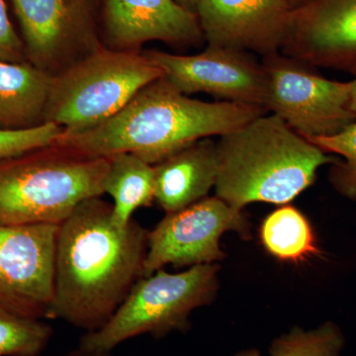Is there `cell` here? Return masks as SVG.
I'll return each mask as SVG.
<instances>
[{
    "label": "cell",
    "mask_w": 356,
    "mask_h": 356,
    "mask_svg": "<svg viewBox=\"0 0 356 356\" xmlns=\"http://www.w3.org/2000/svg\"><path fill=\"white\" fill-rule=\"evenodd\" d=\"M216 196L236 209L250 203L285 205L339 159L295 132L273 114L257 117L217 143Z\"/></svg>",
    "instance_id": "3"
},
{
    "label": "cell",
    "mask_w": 356,
    "mask_h": 356,
    "mask_svg": "<svg viewBox=\"0 0 356 356\" xmlns=\"http://www.w3.org/2000/svg\"><path fill=\"white\" fill-rule=\"evenodd\" d=\"M259 238L278 261L300 262L321 254L315 234L305 215L291 205H281L262 222Z\"/></svg>",
    "instance_id": "18"
},
{
    "label": "cell",
    "mask_w": 356,
    "mask_h": 356,
    "mask_svg": "<svg viewBox=\"0 0 356 356\" xmlns=\"http://www.w3.org/2000/svg\"><path fill=\"white\" fill-rule=\"evenodd\" d=\"M60 225H0V307L24 317L48 318L54 298Z\"/></svg>",
    "instance_id": "10"
},
{
    "label": "cell",
    "mask_w": 356,
    "mask_h": 356,
    "mask_svg": "<svg viewBox=\"0 0 356 356\" xmlns=\"http://www.w3.org/2000/svg\"><path fill=\"white\" fill-rule=\"evenodd\" d=\"M266 113L259 105L192 99L163 76L108 120L64 130L51 145L93 158L132 154L154 165L196 140L222 137Z\"/></svg>",
    "instance_id": "2"
},
{
    "label": "cell",
    "mask_w": 356,
    "mask_h": 356,
    "mask_svg": "<svg viewBox=\"0 0 356 356\" xmlns=\"http://www.w3.org/2000/svg\"><path fill=\"white\" fill-rule=\"evenodd\" d=\"M104 46L142 51L149 42L191 47L204 39L197 15L177 0H102Z\"/></svg>",
    "instance_id": "14"
},
{
    "label": "cell",
    "mask_w": 356,
    "mask_h": 356,
    "mask_svg": "<svg viewBox=\"0 0 356 356\" xmlns=\"http://www.w3.org/2000/svg\"><path fill=\"white\" fill-rule=\"evenodd\" d=\"M112 204L83 201L58 227L49 320L86 332L102 329L143 277L149 229L132 220L118 229Z\"/></svg>",
    "instance_id": "1"
},
{
    "label": "cell",
    "mask_w": 356,
    "mask_h": 356,
    "mask_svg": "<svg viewBox=\"0 0 356 356\" xmlns=\"http://www.w3.org/2000/svg\"><path fill=\"white\" fill-rule=\"evenodd\" d=\"M63 356H134V355H119L113 351L90 350L77 346L74 350H70Z\"/></svg>",
    "instance_id": "24"
},
{
    "label": "cell",
    "mask_w": 356,
    "mask_h": 356,
    "mask_svg": "<svg viewBox=\"0 0 356 356\" xmlns=\"http://www.w3.org/2000/svg\"><path fill=\"white\" fill-rule=\"evenodd\" d=\"M250 238V224L243 210L217 197H206L177 212L168 213L149 231L145 276L165 266L192 267L222 261L226 254L220 238L227 232Z\"/></svg>",
    "instance_id": "9"
},
{
    "label": "cell",
    "mask_w": 356,
    "mask_h": 356,
    "mask_svg": "<svg viewBox=\"0 0 356 356\" xmlns=\"http://www.w3.org/2000/svg\"><path fill=\"white\" fill-rule=\"evenodd\" d=\"M53 336V327L43 321L0 307V356H40Z\"/></svg>",
    "instance_id": "19"
},
{
    "label": "cell",
    "mask_w": 356,
    "mask_h": 356,
    "mask_svg": "<svg viewBox=\"0 0 356 356\" xmlns=\"http://www.w3.org/2000/svg\"><path fill=\"white\" fill-rule=\"evenodd\" d=\"M28 62L51 76L102 46V0H11Z\"/></svg>",
    "instance_id": "8"
},
{
    "label": "cell",
    "mask_w": 356,
    "mask_h": 356,
    "mask_svg": "<svg viewBox=\"0 0 356 356\" xmlns=\"http://www.w3.org/2000/svg\"><path fill=\"white\" fill-rule=\"evenodd\" d=\"M154 200L168 213L206 198L218 175L217 143L205 138L154 165Z\"/></svg>",
    "instance_id": "15"
},
{
    "label": "cell",
    "mask_w": 356,
    "mask_h": 356,
    "mask_svg": "<svg viewBox=\"0 0 356 356\" xmlns=\"http://www.w3.org/2000/svg\"><path fill=\"white\" fill-rule=\"evenodd\" d=\"M143 53L185 95L205 92L226 102L264 108L266 74L264 65L252 53L212 44L195 55H175L158 50Z\"/></svg>",
    "instance_id": "11"
},
{
    "label": "cell",
    "mask_w": 356,
    "mask_h": 356,
    "mask_svg": "<svg viewBox=\"0 0 356 356\" xmlns=\"http://www.w3.org/2000/svg\"><path fill=\"white\" fill-rule=\"evenodd\" d=\"M288 1L290 2V3L292 4V6L294 7V8H296V7H298L300 6H302V4L305 3L307 0H288Z\"/></svg>",
    "instance_id": "28"
},
{
    "label": "cell",
    "mask_w": 356,
    "mask_h": 356,
    "mask_svg": "<svg viewBox=\"0 0 356 356\" xmlns=\"http://www.w3.org/2000/svg\"><path fill=\"white\" fill-rule=\"evenodd\" d=\"M219 270L216 264H201L178 273L159 269L140 278L108 323L98 331L86 332L79 346L114 351L133 337L147 334L159 339L188 331L193 311L214 301Z\"/></svg>",
    "instance_id": "6"
},
{
    "label": "cell",
    "mask_w": 356,
    "mask_h": 356,
    "mask_svg": "<svg viewBox=\"0 0 356 356\" xmlns=\"http://www.w3.org/2000/svg\"><path fill=\"white\" fill-rule=\"evenodd\" d=\"M23 40L16 33L7 13L4 0H0V60L6 62H26Z\"/></svg>",
    "instance_id": "23"
},
{
    "label": "cell",
    "mask_w": 356,
    "mask_h": 356,
    "mask_svg": "<svg viewBox=\"0 0 356 356\" xmlns=\"http://www.w3.org/2000/svg\"><path fill=\"white\" fill-rule=\"evenodd\" d=\"M177 1L180 4V6L195 13L196 7H197L200 0H177Z\"/></svg>",
    "instance_id": "26"
},
{
    "label": "cell",
    "mask_w": 356,
    "mask_h": 356,
    "mask_svg": "<svg viewBox=\"0 0 356 356\" xmlns=\"http://www.w3.org/2000/svg\"><path fill=\"white\" fill-rule=\"evenodd\" d=\"M233 356H261V353L255 348H250V350H243L240 353H236Z\"/></svg>",
    "instance_id": "27"
},
{
    "label": "cell",
    "mask_w": 356,
    "mask_h": 356,
    "mask_svg": "<svg viewBox=\"0 0 356 356\" xmlns=\"http://www.w3.org/2000/svg\"><path fill=\"white\" fill-rule=\"evenodd\" d=\"M63 131L64 128L51 122L21 130L0 129V161L51 146Z\"/></svg>",
    "instance_id": "22"
},
{
    "label": "cell",
    "mask_w": 356,
    "mask_h": 356,
    "mask_svg": "<svg viewBox=\"0 0 356 356\" xmlns=\"http://www.w3.org/2000/svg\"><path fill=\"white\" fill-rule=\"evenodd\" d=\"M293 10L288 0H200L195 13L208 44L264 58L281 51Z\"/></svg>",
    "instance_id": "12"
},
{
    "label": "cell",
    "mask_w": 356,
    "mask_h": 356,
    "mask_svg": "<svg viewBox=\"0 0 356 356\" xmlns=\"http://www.w3.org/2000/svg\"><path fill=\"white\" fill-rule=\"evenodd\" d=\"M266 74L264 108L304 138L336 135L356 121L350 83L332 81L284 54L262 58Z\"/></svg>",
    "instance_id": "7"
},
{
    "label": "cell",
    "mask_w": 356,
    "mask_h": 356,
    "mask_svg": "<svg viewBox=\"0 0 356 356\" xmlns=\"http://www.w3.org/2000/svg\"><path fill=\"white\" fill-rule=\"evenodd\" d=\"M108 159L104 192L113 198L112 224L123 229L132 221L136 211L149 207L154 201V165L128 153L113 154Z\"/></svg>",
    "instance_id": "17"
},
{
    "label": "cell",
    "mask_w": 356,
    "mask_h": 356,
    "mask_svg": "<svg viewBox=\"0 0 356 356\" xmlns=\"http://www.w3.org/2000/svg\"><path fill=\"white\" fill-rule=\"evenodd\" d=\"M350 83V107L356 114V76Z\"/></svg>",
    "instance_id": "25"
},
{
    "label": "cell",
    "mask_w": 356,
    "mask_h": 356,
    "mask_svg": "<svg viewBox=\"0 0 356 356\" xmlns=\"http://www.w3.org/2000/svg\"><path fill=\"white\" fill-rule=\"evenodd\" d=\"M108 158L51 145L0 161V225L57 224L105 194Z\"/></svg>",
    "instance_id": "4"
},
{
    "label": "cell",
    "mask_w": 356,
    "mask_h": 356,
    "mask_svg": "<svg viewBox=\"0 0 356 356\" xmlns=\"http://www.w3.org/2000/svg\"><path fill=\"white\" fill-rule=\"evenodd\" d=\"M307 140L325 154L343 159L332 165L330 181L339 194L356 201V121L336 135Z\"/></svg>",
    "instance_id": "21"
},
{
    "label": "cell",
    "mask_w": 356,
    "mask_h": 356,
    "mask_svg": "<svg viewBox=\"0 0 356 356\" xmlns=\"http://www.w3.org/2000/svg\"><path fill=\"white\" fill-rule=\"evenodd\" d=\"M344 346L346 339L341 327L325 322L310 331L293 327L276 337L268 351L270 356H341Z\"/></svg>",
    "instance_id": "20"
},
{
    "label": "cell",
    "mask_w": 356,
    "mask_h": 356,
    "mask_svg": "<svg viewBox=\"0 0 356 356\" xmlns=\"http://www.w3.org/2000/svg\"><path fill=\"white\" fill-rule=\"evenodd\" d=\"M280 51L356 76V0H307L294 8Z\"/></svg>",
    "instance_id": "13"
},
{
    "label": "cell",
    "mask_w": 356,
    "mask_h": 356,
    "mask_svg": "<svg viewBox=\"0 0 356 356\" xmlns=\"http://www.w3.org/2000/svg\"><path fill=\"white\" fill-rule=\"evenodd\" d=\"M163 72L143 51L102 44L53 76L44 122L81 131L108 120Z\"/></svg>",
    "instance_id": "5"
},
{
    "label": "cell",
    "mask_w": 356,
    "mask_h": 356,
    "mask_svg": "<svg viewBox=\"0 0 356 356\" xmlns=\"http://www.w3.org/2000/svg\"><path fill=\"white\" fill-rule=\"evenodd\" d=\"M53 76L27 60H0V129L21 130L46 123Z\"/></svg>",
    "instance_id": "16"
}]
</instances>
